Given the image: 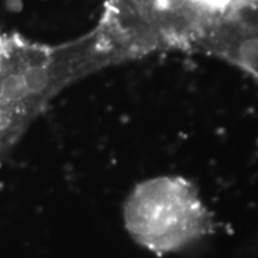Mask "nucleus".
<instances>
[{"label": "nucleus", "instance_id": "3", "mask_svg": "<svg viewBox=\"0 0 258 258\" xmlns=\"http://www.w3.org/2000/svg\"><path fill=\"white\" fill-rule=\"evenodd\" d=\"M125 230L135 243L158 254L190 249L212 231V217L188 179L159 176L143 180L123 207Z\"/></svg>", "mask_w": 258, "mask_h": 258}, {"label": "nucleus", "instance_id": "1", "mask_svg": "<svg viewBox=\"0 0 258 258\" xmlns=\"http://www.w3.org/2000/svg\"><path fill=\"white\" fill-rule=\"evenodd\" d=\"M104 22L55 46L6 37L0 51V144L73 83L137 60Z\"/></svg>", "mask_w": 258, "mask_h": 258}, {"label": "nucleus", "instance_id": "2", "mask_svg": "<svg viewBox=\"0 0 258 258\" xmlns=\"http://www.w3.org/2000/svg\"><path fill=\"white\" fill-rule=\"evenodd\" d=\"M256 0H106L102 22L139 59L194 53L215 29L251 12Z\"/></svg>", "mask_w": 258, "mask_h": 258}]
</instances>
